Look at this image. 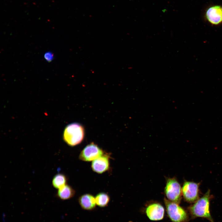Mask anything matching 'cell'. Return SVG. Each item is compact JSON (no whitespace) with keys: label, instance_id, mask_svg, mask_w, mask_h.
Instances as JSON below:
<instances>
[{"label":"cell","instance_id":"5bb4252c","mask_svg":"<svg viewBox=\"0 0 222 222\" xmlns=\"http://www.w3.org/2000/svg\"><path fill=\"white\" fill-rule=\"evenodd\" d=\"M45 59L48 62L52 61L53 58V55L52 53L50 52H46L44 55Z\"/></svg>","mask_w":222,"mask_h":222},{"label":"cell","instance_id":"9c48e42d","mask_svg":"<svg viewBox=\"0 0 222 222\" xmlns=\"http://www.w3.org/2000/svg\"><path fill=\"white\" fill-rule=\"evenodd\" d=\"M109 156L105 154L93 160L91 167L94 171L101 174L109 169Z\"/></svg>","mask_w":222,"mask_h":222},{"label":"cell","instance_id":"6da1fadb","mask_svg":"<svg viewBox=\"0 0 222 222\" xmlns=\"http://www.w3.org/2000/svg\"><path fill=\"white\" fill-rule=\"evenodd\" d=\"M210 199V192L208 190L203 196L189 207V210L192 217L204 218L211 222H214L209 210Z\"/></svg>","mask_w":222,"mask_h":222},{"label":"cell","instance_id":"30bf717a","mask_svg":"<svg viewBox=\"0 0 222 222\" xmlns=\"http://www.w3.org/2000/svg\"><path fill=\"white\" fill-rule=\"evenodd\" d=\"M79 203L81 208L86 211H92L96 208L95 197L89 194L81 195L78 199Z\"/></svg>","mask_w":222,"mask_h":222},{"label":"cell","instance_id":"52a82bcc","mask_svg":"<svg viewBox=\"0 0 222 222\" xmlns=\"http://www.w3.org/2000/svg\"><path fill=\"white\" fill-rule=\"evenodd\" d=\"M205 17L212 25L221 24L222 23V6L214 5L209 7L205 11Z\"/></svg>","mask_w":222,"mask_h":222},{"label":"cell","instance_id":"8992f818","mask_svg":"<svg viewBox=\"0 0 222 222\" xmlns=\"http://www.w3.org/2000/svg\"><path fill=\"white\" fill-rule=\"evenodd\" d=\"M198 183L191 181H185L183 185L182 192L184 199L187 202H195L199 199Z\"/></svg>","mask_w":222,"mask_h":222},{"label":"cell","instance_id":"277c9868","mask_svg":"<svg viewBox=\"0 0 222 222\" xmlns=\"http://www.w3.org/2000/svg\"><path fill=\"white\" fill-rule=\"evenodd\" d=\"M167 199L179 204L181 199L182 190L180 184L175 178L168 179L165 188Z\"/></svg>","mask_w":222,"mask_h":222},{"label":"cell","instance_id":"7c38bea8","mask_svg":"<svg viewBox=\"0 0 222 222\" xmlns=\"http://www.w3.org/2000/svg\"><path fill=\"white\" fill-rule=\"evenodd\" d=\"M67 180V177L64 174L58 173L53 177L52 185L55 188L59 189L66 185Z\"/></svg>","mask_w":222,"mask_h":222},{"label":"cell","instance_id":"5b68a950","mask_svg":"<svg viewBox=\"0 0 222 222\" xmlns=\"http://www.w3.org/2000/svg\"><path fill=\"white\" fill-rule=\"evenodd\" d=\"M103 150L97 145L91 143L86 146L82 150L79 159L84 161H93L103 154Z\"/></svg>","mask_w":222,"mask_h":222},{"label":"cell","instance_id":"4fadbf2b","mask_svg":"<svg viewBox=\"0 0 222 222\" xmlns=\"http://www.w3.org/2000/svg\"><path fill=\"white\" fill-rule=\"evenodd\" d=\"M96 204L101 208L106 207L110 201V197L107 194L101 192L98 194L95 197Z\"/></svg>","mask_w":222,"mask_h":222},{"label":"cell","instance_id":"7a4b0ae2","mask_svg":"<svg viewBox=\"0 0 222 222\" xmlns=\"http://www.w3.org/2000/svg\"><path fill=\"white\" fill-rule=\"evenodd\" d=\"M84 130L79 123H74L68 125L65 128L63 138L68 145L72 146L80 143L84 137Z\"/></svg>","mask_w":222,"mask_h":222},{"label":"cell","instance_id":"3957f363","mask_svg":"<svg viewBox=\"0 0 222 222\" xmlns=\"http://www.w3.org/2000/svg\"><path fill=\"white\" fill-rule=\"evenodd\" d=\"M168 217L172 222H185L188 219L187 212L178 204L164 199Z\"/></svg>","mask_w":222,"mask_h":222},{"label":"cell","instance_id":"8fae6325","mask_svg":"<svg viewBox=\"0 0 222 222\" xmlns=\"http://www.w3.org/2000/svg\"><path fill=\"white\" fill-rule=\"evenodd\" d=\"M75 193V191L70 186L66 184L59 189L56 195L61 200H66L73 197Z\"/></svg>","mask_w":222,"mask_h":222},{"label":"cell","instance_id":"ba28073f","mask_svg":"<svg viewBox=\"0 0 222 222\" xmlns=\"http://www.w3.org/2000/svg\"><path fill=\"white\" fill-rule=\"evenodd\" d=\"M145 213L150 220L154 221H158L163 218L165 209L160 204L154 203L147 206L146 208Z\"/></svg>","mask_w":222,"mask_h":222}]
</instances>
